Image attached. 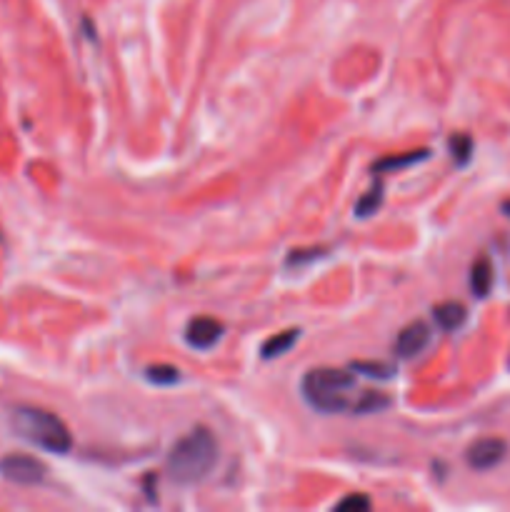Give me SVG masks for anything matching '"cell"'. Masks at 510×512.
<instances>
[{
  "instance_id": "obj_1",
  "label": "cell",
  "mask_w": 510,
  "mask_h": 512,
  "mask_svg": "<svg viewBox=\"0 0 510 512\" xmlns=\"http://www.w3.org/2000/svg\"><path fill=\"white\" fill-rule=\"evenodd\" d=\"M218 460V443L208 428H195L170 448L165 468L180 485H195L205 480Z\"/></svg>"
},
{
  "instance_id": "obj_2",
  "label": "cell",
  "mask_w": 510,
  "mask_h": 512,
  "mask_svg": "<svg viewBox=\"0 0 510 512\" xmlns=\"http://www.w3.org/2000/svg\"><path fill=\"white\" fill-rule=\"evenodd\" d=\"M13 430L23 440H28L35 448L45 450L53 455H68L73 448V435H70L68 425L48 410L30 408V405H20L10 415Z\"/></svg>"
},
{
  "instance_id": "obj_3",
  "label": "cell",
  "mask_w": 510,
  "mask_h": 512,
  "mask_svg": "<svg viewBox=\"0 0 510 512\" xmlns=\"http://www.w3.org/2000/svg\"><path fill=\"white\" fill-rule=\"evenodd\" d=\"M353 385L355 378L345 370L318 368L305 375L300 390H303V398L308 400L310 408L330 415L348 408V390H353Z\"/></svg>"
},
{
  "instance_id": "obj_4",
  "label": "cell",
  "mask_w": 510,
  "mask_h": 512,
  "mask_svg": "<svg viewBox=\"0 0 510 512\" xmlns=\"http://www.w3.org/2000/svg\"><path fill=\"white\" fill-rule=\"evenodd\" d=\"M45 465L33 455L10 453L0 458V475L15 485H38L45 480Z\"/></svg>"
},
{
  "instance_id": "obj_5",
  "label": "cell",
  "mask_w": 510,
  "mask_h": 512,
  "mask_svg": "<svg viewBox=\"0 0 510 512\" xmlns=\"http://www.w3.org/2000/svg\"><path fill=\"white\" fill-rule=\"evenodd\" d=\"M508 455V443L500 438H480L465 453V460L473 470H490L500 465Z\"/></svg>"
},
{
  "instance_id": "obj_6",
  "label": "cell",
  "mask_w": 510,
  "mask_h": 512,
  "mask_svg": "<svg viewBox=\"0 0 510 512\" xmlns=\"http://www.w3.org/2000/svg\"><path fill=\"white\" fill-rule=\"evenodd\" d=\"M430 343V325H425L423 320H415V323L405 325L403 330L395 338V355L400 360H410L415 355L423 353Z\"/></svg>"
},
{
  "instance_id": "obj_7",
  "label": "cell",
  "mask_w": 510,
  "mask_h": 512,
  "mask_svg": "<svg viewBox=\"0 0 510 512\" xmlns=\"http://www.w3.org/2000/svg\"><path fill=\"white\" fill-rule=\"evenodd\" d=\"M220 338H223V325L213 318H205V315L193 318L185 328V340L195 350H210L213 345H218Z\"/></svg>"
},
{
  "instance_id": "obj_8",
  "label": "cell",
  "mask_w": 510,
  "mask_h": 512,
  "mask_svg": "<svg viewBox=\"0 0 510 512\" xmlns=\"http://www.w3.org/2000/svg\"><path fill=\"white\" fill-rule=\"evenodd\" d=\"M433 318H435V323H438L440 330H448V333H453V330H458L460 325L465 323L468 313H465V308L460 303H455V300H448V303L435 305Z\"/></svg>"
},
{
  "instance_id": "obj_9",
  "label": "cell",
  "mask_w": 510,
  "mask_h": 512,
  "mask_svg": "<svg viewBox=\"0 0 510 512\" xmlns=\"http://www.w3.org/2000/svg\"><path fill=\"white\" fill-rule=\"evenodd\" d=\"M493 263L488 258H478L470 268V290H473L475 298H485V295L493 290Z\"/></svg>"
},
{
  "instance_id": "obj_10",
  "label": "cell",
  "mask_w": 510,
  "mask_h": 512,
  "mask_svg": "<svg viewBox=\"0 0 510 512\" xmlns=\"http://www.w3.org/2000/svg\"><path fill=\"white\" fill-rule=\"evenodd\" d=\"M430 155V150H408L405 155H390V158H383L375 163V173H390V170H400V168H408V165L420 163Z\"/></svg>"
},
{
  "instance_id": "obj_11",
  "label": "cell",
  "mask_w": 510,
  "mask_h": 512,
  "mask_svg": "<svg viewBox=\"0 0 510 512\" xmlns=\"http://www.w3.org/2000/svg\"><path fill=\"white\" fill-rule=\"evenodd\" d=\"M300 338V330H285V333H278L273 335L270 340H265L263 350H260V355H263L265 360H273V358H280V355L288 353L290 348L295 345V340Z\"/></svg>"
},
{
  "instance_id": "obj_12",
  "label": "cell",
  "mask_w": 510,
  "mask_h": 512,
  "mask_svg": "<svg viewBox=\"0 0 510 512\" xmlns=\"http://www.w3.org/2000/svg\"><path fill=\"white\" fill-rule=\"evenodd\" d=\"M350 370L360 375H368V378H378V380H390L395 375V365L390 363H373V360H355L350 363Z\"/></svg>"
},
{
  "instance_id": "obj_13",
  "label": "cell",
  "mask_w": 510,
  "mask_h": 512,
  "mask_svg": "<svg viewBox=\"0 0 510 512\" xmlns=\"http://www.w3.org/2000/svg\"><path fill=\"white\" fill-rule=\"evenodd\" d=\"M390 405V398L383 393H375V390H365L363 395L358 398V403L353 405V410L358 415H368V413H380Z\"/></svg>"
},
{
  "instance_id": "obj_14",
  "label": "cell",
  "mask_w": 510,
  "mask_h": 512,
  "mask_svg": "<svg viewBox=\"0 0 510 512\" xmlns=\"http://www.w3.org/2000/svg\"><path fill=\"white\" fill-rule=\"evenodd\" d=\"M380 203H383V185L375 183L373 188L358 200V205H355V215H358V218H368V215H373L375 210L380 208Z\"/></svg>"
},
{
  "instance_id": "obj_15",
  "label": "cell",
  "mask_w": 510,
  "mask_h": 512,
  "mask_svg": "<svg viewBox=\"0 0 510 512\" xmlns=\"http://www.w3.org/2000/svg\"><path fill=\"white\" fill-rule=\"evenodd\" d=\"M448 148H450V155H453L455 163L465 165L470 160V155H473V138L465 133H458L448 140Z\"/></svg>"
},
{
  "instance_id": "obj_16",
  "label": "cell",
  "mask_w": 510,
  "mask_h": 512,
  "mask_svg": "<svg viewBox=\"0 0 510 512\" xmlns=\"http://www.w3.org/2000/svg\"><path fill=\"white\" fill-rule=\"evenodd\" d=\"M145 378L155 385H173L180 380V373L173 365H155V368H148Z\"/></svg>"
},
{
  "instance_id": "obj_17",
  "label": "cell",
  "mask_w": 510,
  "mask_h": 512,
  "mask_svg": "<svg viewBox=\"0 0 510 512\" xmlns=\"http://www.w3.org/2000/svg\"><path fill=\"white\" fill-rule=\"evenodd\" d=\"M338 510H368L370 508V500L365 498V495H348V498L340 500L338 505H335Z\"/></svg>"
},
{
  "instance_id": "obj_18",
  "label": "cell",
  "mask_w": 510,
  "mask_h": 512,
  "mask_svg": "<svg viewBox=\"0 0 510 512\" xmlns=\"http://www.w3.org/2000/svg\"><path fill=\"white\" fill-rule=\"evenodd\" d=\"M503 215H508V218H510V200H505V203H503Z\"/></svg>"
}]
</instances>
